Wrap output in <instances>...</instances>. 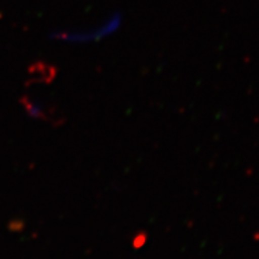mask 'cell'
<instances>
[{
    "instance_id": "obj_1",
    "label": "cell",
    "mask_w": 259,
    "mask_h": 259,
    "mask_svg": "<svg viewBox=\"0 0 259 259\" xmlns=\"http://www.w3.org/2000/svg\"><path fill=\"white\" fill-rule=\"evenodd\" d=\"M121 15L120 13H113L107 21L102 25L90 28V29L83 30H62V32H54L52 34V38L58 39V41H66V42H90V41H99L104 38L111 33L116 32L118 26L121 25Z\"/></svg>"
}]
</instances>
